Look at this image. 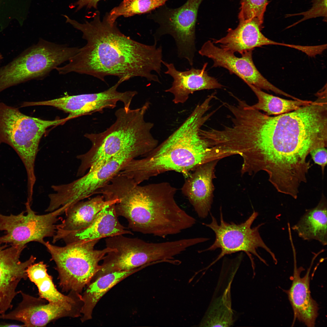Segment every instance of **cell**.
<instances>
[{
	"label": "cell",
	"mask_w": 327,
	"mask_h": 327,
	"mask_svg": "<svg viewBox=\"0 0 327 327\" xmlns=\"http://www.w3.org/2000/svg\"><path fill=\"white\" fill-rule=\"evenodd\" d=\"M308 105L272 117L249 106L238 132L239 146L251 172L264 171L278 189H291L307 181L312 150L327 147V99L323 93Z\"/></svg>",
	"instance_id": "1"
},
{
	"label": "cell",
	"mask_w": 327,
	"mask_h": 327,
	"mask_svg": "<svg viewBox=\"0 0 327 327\" xmlns=\"http://www.w3.org/2000/svg\"><path fill=\"white\" fill-rule=\"evenodd\" d=\"M96 11L90 21L78 22L65 17L66 22L80 31L87 43L65 65L58 67L59 74L71 72L93 76L104 81L107 76H117L125 81L136 77L160 83L155 71L160 76L162 48L157 42L148 45L134 41L122 33L116 22L106 15L101 21Z\"/></svg>",
	"instance_id": "2"
},
{
	"label": "cell",
	"mask_w": 327,
	"mask_h": 327,
	"mask_svg": "<svg viewBox=\"0 0 327 327\" xmlns=\"http://www.w3.org/2000/svg\"><path fill=\"white\" fill-rule=\"evenodd\" d=\"M177 190L167 182L140 186L119 173L96 194L107 200L118 199L116 215L126 218L133 231L165 238L189 229L193 222L175 200Z\"/></svg>",
	"instance_id": "3"
},
{
	"label": "cell",
	"mask_w": 327,
	"mask_h": 327,
	"mask_svg": "<svg viewBox=\"0 0 327 327\" xmlns=\"http://www.w3.org/2000/svg\"><path fill=\"white\" fill-rule=\"evenodd\" d=\"M207 108L198 104L174 132L140 159H133L121 173L137 184L167 171H173L187 177L199 166L226 157L223 151L212 146L199 131L212 116Z\"/></svg>",
	"instance_id": "4"
},
{
	"label": "cell",
	"mask_w": 327,
	"mask_h": 327,
	"mask_svg": "<svg viewBox=\"0 0 327 327\" xmlns=\"http://www.w3.org/2000/svg\"><path fill=\"white\" fill-rule=\"evenodd\" d=\"M150 103L147 101L135 109L120 108L115 112L114 122L106 130L84 136L92 145L86 153L78 155L81 164L77 176L84 175L87 170L97 169L115 155L124 151L141 149L148 153L158 144L151 133L154 124L145 119Z\"/></svg>",
	"instance_id": "5"
},
{
	"label": "cell",
	"mask_w": 327,
	"mask_h": 327,
	"mask_svg": "<svg viewBox=\"0 0 327 327\" xmlns=\"http://www.w3.org/2000/svg\"><path fill=\"white\" fill-rule=\"evenodd\" d=\"M106 247L115 249L103 257L100 268L93 281L110 273L129 271L156 262L172 264L174 258L186 250L182 239L159 243H149L138 238L120 235L106 239Z\"/></svg>",
	"instance_id": "6"
},
{
	"label": "cell",
	"mask_w": 327,
	"mask_h": 327,
	"mask_svg": "<svg viewBox=\"0 0 327 327\" xmlns=\"http://www.w3.org/2000/svg\"><path fill=\"white\" fill-rule=\"evenodd\" d=\"M65 119L47 120L25 115L16 107L0 102V144L12 147L26 169L27 183L35 184V167L40 141L49 127L66 121Z\"/></svg>",
	"instance_id": "7"
},
{
	"label": "cell",
	"mask_w": 327,
	"mask_h": 327,
	"mask_svg": "<svg viewBox=\"0 0 327 327\" xmlns=\"http://www.w3.org/2000/svg\"><path fill=\"white\" fill-rule=\"evenodd\" d=\"M99 241H78L64 246L45 242L44 245L56 264L59 286L62 292L81 294L99 270V262L108 253L115 250L107 247L102 250L94 249Z\"/></svg>",
	"instance_id": "8"
},
{
	"label": "cell",
	"mask_w": 327,
	"mask_h": 327,
	"mask_svg": "<svg viewBox=\"0 0 327 327\" xmlns=\"http://www.w3.org/2000/svg\"><path fill=\"white\" fill-rule=\"evenodd\" d=\"M212 221L207 224H203L211 229L215 234V239L213 244L208 248L199 251L201 253L207 251L214 250L220 248L221 252L216 259L207 267L214 264L225 255L237 252H245L249 257L254 269V264L252 258L253 254L261 261L267 265L266 261L258 253L259 248L264 249L271 256L274 263L276 264L277 260L274 253L267 246L262 238L259 232L260 227L264 223L251 228V225L258 215L255 211L243 223L236 224L233 222H226L223 220V213L220 209V223H218L216 219L210 214Z\"/></svg>",
	"instance_id": "9"
},
{
	"label": "cell",
	"mask_w": 327,
	"mask_h": 327,
	"mask_svg": "<svg viewBox=\"0 0 327 327\" xmlns=\"http://www.w3.org/2000/svg\"><path fill=\"white\" fill-rule=\"evenodd\" d=\"M203 0H187L181 7L171 8L164 5L156 9L149 18L159 25L154 35V41L169 34L174 38L178 57L184 58L191 66L195 53V27L199 7Z\"/></svg>",
	"instance_id": "10"
},
{
	"label": "cell",
	"mask_w": 327,
	"mask_h": 327,
	"mask_svg": "<svg viewBox=\"0 0 327 327\" xmlns=\"http://www.w3.org/2000/svg\"><path fill=\"white\" fill-rule=\"evenodd\" d=\"M26 210L20 214L6 216L0 213V231L5 235L0 236L3 244L26 246L32 241L44 245L46 237H53L56 230V224L59 216L65 212L61 207L46 214L37 215L31 208V203L27 201Z\"/></svg>",
	"instance_id": "11"
},
{
	"label": "cell",
	"mask_w": 327,
	"mask_h": 327,
	"mask_svg": "<svg viewBox=\"0 0 327 327\" xmlns=\"http://www.w3.org/2000/svg\"><path fill=\"white\" fill-rule=\"evenodd\" d=\"M142 155L141 152L136 149L121 152L98 168L89 170L79 178L68 183L56 185L54 190L58 201L63 206H71L95 194L130 161Z\"/></svg>",
	"instance_id": "12"
},
{
	"label": "cell",
	"mask_w": 327,
	"mask_h": 327,
	"mask_svg": "<svg viewBox=\"0 0 327 327\" xmlns=\"http://www.w3.org/2000/svg\"><path fill=\"white\" fill-rule=\"evenodd\" d=\"M20 293L22 299L17 307L8 313L0 315V319L19 321L24 327H44L62 318L81 316V295L72 301L51 303L21 291Z\"/></svg>",
	"instance_id": "13"
},
{
	"label": "cell",
	"mask_w": 327,
	"mask_h": 327,
	"mask_svg": "<svg viewBox=\"0 0 327 327\" xmlns=\"http://www.w3.org/2000/svg\"><path fill=\"white\" fill-rule=\"evenodd\" d=\"M124 82L119 79L108 89L95 93L67 95L51 100L30 102L31 106H48L56 107L69 114V119L79 116L95 112L102 113L106 109H112L119 101L124 107L130 106L134 97L132 91L120 92L117 89Z\"/></svg>",
	"instance_id": "14"
},
{
	"label": "cell",
	"mask_w": 327,
	"mask_h": 327,
	"mask_svg": "<svg viewBox=\"0 0 327 327\" xmlns=\"http://www.w3.org/2000/svg\"><path fill=\"white\" fill-rule=\"evenodd\" d=\"M252 51H246L239 58L235 55L234 53L217 47L208 40L204 43L198 52L201 56L211 59L213 61V67L220 66L226 69L247 84L288 97L289 94L271 84L259 71L253 62Z\"/></svg>",
	"instance_id": "15"
},
{
	"label": "cell",
	"mask_w": 327,
	"mask_h": 327,
	"mask_svg": "<svg viewBox=\"0 0 327 327\" xmlns=\"http://www.w3.org/2000/svg\"><path fill=\"white\" fill-rule=\"evenodd\" d=\"M7 245H0V315L12 308V301L20 293L17 287L22 279L28 278L27 269L36 259L31 255L21 261L20 255L26 246Z\"/></svg>",
	"instance_id": "16"
},
{
	"label": "cell",
	"mask_w": 327,
	"mask_h": 327,
	"mask_svg": "<svg viewBox=\"0 0 327 327\" xmlns=\"http://www.w3.org/2000/svg\"><path fill=\"white\" fill-rule=\"evenodd\" d=\"M219 160H215L197 167L187 177L182 188L198 216L205 218L208 215L213 201L216 178L215 169Z\"/></svg>",
	"instance_id": "17"
},
{
	"label": "cell",
	"mask_w": 327,
	"mask_h": 327,
	"mask_svg": "<svg viewBox=\"0 0 327 327\" xmlns=\"http://www.w3.org/2000/svg\"><path fill=\"white\" fill-rule=\"evenodd\" d=\"M162 63L167 69L164 73L173 79L171 86L165 91L173 95V101L175 104L185 103L190 94L196 91L221 88L223 86L216 78L208 75L206 71L207 63L201 69L192 68L183 71L177 70L173 63L163 61Z\"/></svg>",
	"instance_id": "18"
},
{
	"label": "cell",
	"mask_w": 327,
	"mask_h": 327,
	"mask_svg": "<svg viewBox=\"0 0 327 327\" xmlns=\"http://www.w3.org/2000/svg\"><path fill=\"white\" fill-rule=\"evenodd\" d=\"M262 25L256 19L239 21L234 29H228L226 35L213 43L220 44L221 48L232 52L241 54L257 47L268 45H280L289 47L291 44L273 41L261 32Z\"/></svg>",
	"instance_id": "19"
},
{
	"label": "cell",
	"mask_w": 327,
	"mask_h": 327,
	"mask_svg": "<svg viewBox=\"0 0 327 327\" xmlns=\"http://www.w3.org/2000/svg\"><path fill=\"white\" fill-rule=\"evenodd\" d=\"M294 269L292 282L288 291L289 299L293 309L294 318L303 323L308 327H314L318 315L319 307L312 298L310 290V276L311 266L306 275L301 276L304 269L297 268L296 253L293 251Z\"/></svg>",
	"instance_id": "20"
},
{
	"label": "cell",
	"mask_w": 327,
	"mask_h": 327,
	"mask_svg": "<svg viewBox=\"0 0 327 327\" xmlns=\"http://www.w3.org/2000/svg\"><path fill=\"white\" fill-rule=\"evenodd\" d=\"M115 204L105 206L87 227L64 234L58 238V241L62 240L67 244L78 241L100 240L104 238L126 234H133L118 221L115 212Z\"/></svg>",
	"instance_id": "21"
},
{
	"label": "cell",
	"mask_w": 327,
	"mask_h": 327,
	"mask_svg": "<svg viewBox=\"0 0 327 327\" xmlns=\"http://www.w3.org/2000/svg\"><path fill=\"white\" fill-rule=\"evenodd\" d=\"M118 202V199L106 200L102 195H99L88 200L75 203L65 211V218L61 223L57 225L52 242L56 243L58 238L64 234L87 227L105 206Z\"/></svg>",
	"instance_id": "22"
},
{
	"label": "cell",
	"mask_w": 327,
	"mask_h": 327,
	"mask_svg": "<svg viewBox=\"0 0 327 327\" xmlns=\"http://www.w3.org/2000/svg\"><path fill=\"white\" fill-rule=\"evenodd\" d=\"M146 266L144 265L129 271L110 273L91 281L81 295L83 305L81 311V322H83L92 319L94 308L100 299L111 288Z\"/></svg>",
	"instance_id": "23"
},
{
	"label": "cell",
	"mask_w": 327,
	"mask_h": 327,
	"mask_svg": "<svg viewBox=\"0 0 327 327\" xmlns=\"http://www.w3.org/2000/svg\"><path fill=\"white\" fill-rule=\"evenodd\" d=\"M327 210L326 199L322 197L315 207L307 210L292 227L303 240H315L322 245L327 244Z\"/></svg>",
	"instance_id": "24"
},
{
	"label": "cell",
	"mask_w": 327,
	"mask_h": 327,
	"mask_svg": "<svg viewBox=\"0 0 327 327\" xmlns=\"http://www.w3.org/2000/svg\"><path fill=\"white\" fill-rule=\"evenodd\" d=\"M47 266L43 261L33 263L26 270L28 278L37 286L39 297L51 303L72 301L81 295L74 292L65 295L59 292L47 272Z\"/></svg>",
	"instance_id": "25"
},
{
	"label": "cell",
	"mask_w": 327,
	"mask_h": 327,
	"mask_svg": "<svg viewBox=\"0 0 327 327\" xmlns=\"http://www.w3.org/2000/svg\"><path fill=\"white\" fill-rule=\"evenodd\" d=\"M230 283L223 294L213 298L199 326L230 327L234 322L232 309L231 287Z\"/></svg>",
	"instance_id": "26"
},
{
	"label": "cell",
	"mask_w": 327,
	"mask_h": 327,
	"mask_svg": "<svg viewBox=\"0 0 327 327\" xmlns=\"http://www.w3.org/2000/svg\"><path fill=\"white\" fill-rule=\"evenodd\" d=\"M256 96L258 101L251 107L261 110L268 115L280 114L296 110L302 106L311 103V101L288 100L266 93L253 85L247 84Z\"/></svg>",
	"instance_id": "27"
},
{
	"label": "cell",
	"mask_w": 327,
	"mask_h": 327,
	"mask_svg": "<svg viewBox=\"0 0 327 327\" xmlns=\"http://www.w3.org/2000/svg\"><path fill=\"white\" fill-rule=\"evenodd\" d=\"M168 0H123L106 15L107 20L114 23L121 16L125 17L151 12L165 4Z\"/></svg>",
	"instance_id": "28"
},
{
	"label": "cell",
	"mask_w": 327,
	"mask_h": 327,
	"mask_svg": "<svg viewBox=\"0 0 327 327\" xmlns=\"http://www.w3.org/2000/svg\"><path fill=\"white\" fill-rule=\"evenodd\" d=\"M268 3L267 0H241L239 21L256 19L263 24Z\"/></svg>",
	"instance_id": "29"
},
{
	"label": "cell",
	"mask_w": 327,
	"mask_h": 327,
	"mask_svg": "<svg viewBox=\"0 0 327 327\" xmlns=\"http://www.w3.org/2000/svg\"><path fill=\"white\" fill-rule=\"evenodd\" d=\"M326 2L327 0H314L313 6L310 10L305 12L297 14V15L301 14L304 15V18L299 21L318 16H325L326 17Z\"/></svg>",
	"instance_id": "30"
},
{
	"label": "cell",
	"mask_w": 327,
	"mask_h": 327,
	"mask_svg": "<svg viewBox=\"0 0 327 327\" xmlns=\"http://www.w3.org/2000/svg\"><path fill=\"white\" fill-rule=\"evenodd\" d=\"M311 157L315 163L321 167L323 174L324 169L327 164V150L325 147L315 148L310 152Z\"/></svg>",
	"instance_id": "31"
},
{
	"label": "cell",
	"mask_w": 327,
	"mask_h": 327,
	"mask_svg": "<svg viewBox=\"0 0 327 327\" xmlns=\"http://www.w3.org/2000/svg\"><path fill=\"white\" fill-rule=\"evenodd\" d=\"M101 0H78L74 3L73 5L76 7V11L80 10L84 7L88 8H94L97 9V3L98 2Z\"/></svg>",
	"instance_id": "32"
},
{
	"label": "cell",
	"mask_w": 327,
	"mask_h": 327,
	"mask_svg": "<svg viewBox=\"0 0 327 327\" xmlns=\"http://www.w3.org/2000/svg\"><path fill=\"white\" fill-rule=\"evenodd\" d=\"M0 327H24L23 324L19 325L15 324H0Z\"/></svg>",
	"instance_id": "33"
},
{
	"label": "cell",
	"mask_w": 327,
	"mask_h": 327,
	"mask_svg": "<svg viewBox=\"0 0 327 327\" xmlns=\"http://www.w3.org/2000/svg\"><path fill=\"white\" fill-rule=\"evenodd\" d=\"M3 59V58L2 56L0 54V64L2 62V60Z\"/></svg>",
	"instance_id": "34"
}]
</instances>
